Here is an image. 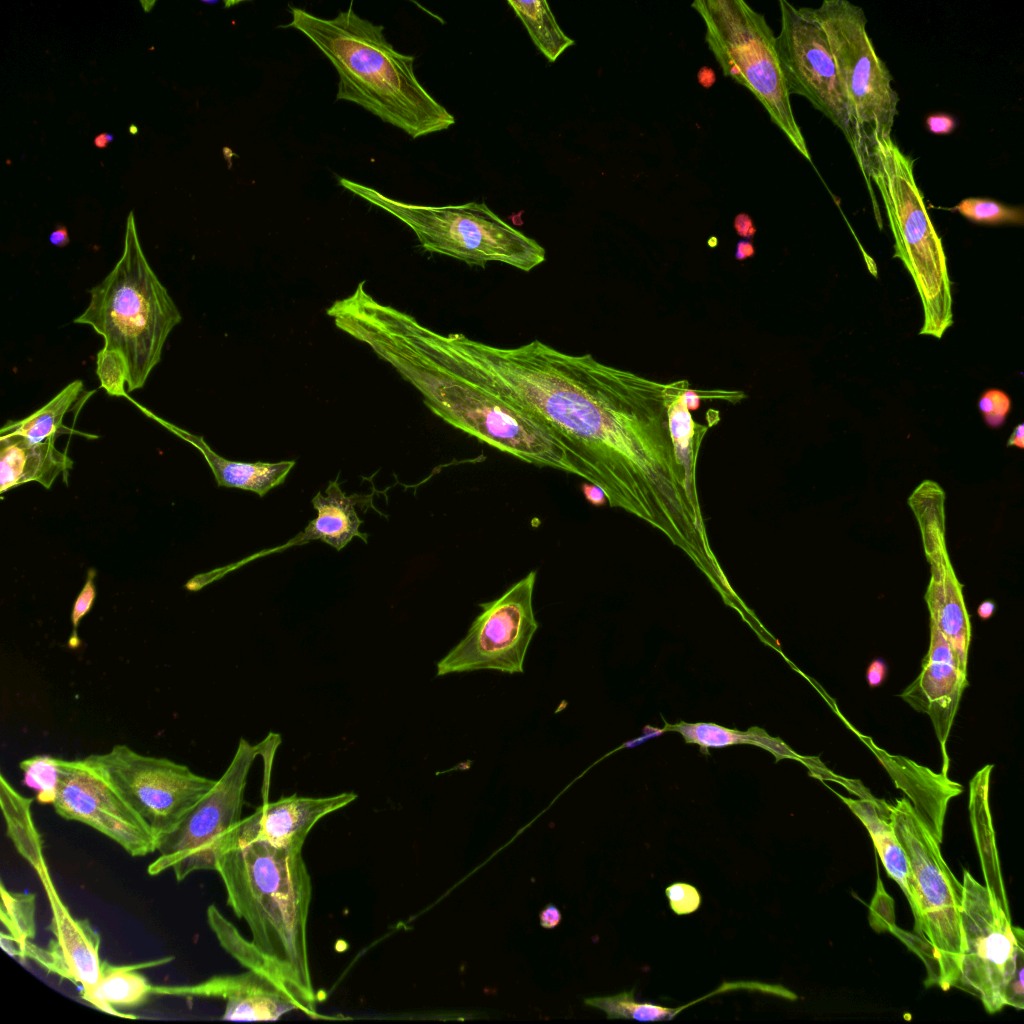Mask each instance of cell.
<instances>
[{"label": "cell", "mask_w": 1024, "mask_h": 1024, "mask_svg": "<svg viewBox=\"0 0 1024 1024\" xmlns=\"http://www.w3.org/2000/svg\"><path fill=\"white\" fill-rule=\"evenodd\" d=\"M1007 446H1015L1019 449L1024 448V425L1023 423L1018 424L1014 427L1010 437L1007 441Z\"/></svg>", "instance_id": "cell-49"}, {"label": "cell", "mask_w": 1024, "mask_h": 1024, "mask_svg": "<svg viewBox=\"0 0 1024 1024\" xmlns=\"http://www.w3.org/2000/svg\"><path fill=\"white\" fill-rule=\"evenodd\" d=\"M701 398L702 396L695 390H691L689 386L684 388L682 392L683 402L689 411L696 410L699 407Z\"/></svg>", "instance_id": "cell-47"}, {"label": "cell", "mask_w": 1024, "mask_h": 1024, "mask_svg": "<svg viewBox=\"0 0 1024 1024\" xmlns=\"http://www.w3.org/2000/svg\"><path fill=\"white\" fill-rule=\"evenodd\" d=\"M755 249L752 242L747 240H740L736 245L735 258L737 260H744L754 255Z\"/></svg>", "instance_id": "cell-50"}, {"label": "cell", "mask_w": 1024, "mask_h": 1024, "mask_svg": "<svg viewBox=\"0 0 1024 1024\" xmlns=\"http://www.w3.org/2000/svg\"><path fill=\"white\" fill-rule=\"evenodd\" d=\"M508 4L522 21L533 43L550 62H554L574 40L557 23L545 0L513 1Z\"/></svg>", "instance_id": "cell-30"}, {"label": "cell", "mask_w": 1024, "mask_h": 1024, "mask_svg": "<svg viewBox=\"0 0 1024 1024\" xmlns=\"http://www.w3.org/2000/svg\"><path fill=\"white\" fill-rule=\"evenodd\" d=\"M967 673L960 670L954 653L942 633L930 624V644L917 678L900 694L913 709L932 721L941 755V773L947 775L949 757L946 743L956 716Z\"/></svg>", "instance_id": "cell-19"}, {"label": "cell", "mask_w": 1024, "mask_h": 1024, "mask_svg": "<svg viewBox=\"0 0 1024 1024\" xmlns=\"http://www.w3.org/2000/svg\"><path fill=\"white\" fill-rule=\"evenodd\" d=\"M89 292L90 302L74 322L91 326L103 337L104 348L122 355L128 392L142 388L182 316L147 261L133 212L127 218L120 259Z\"/></svg>", "instance_id": "cell-5"}, {"label": "cell", "mask_w": 1024, "mask_h": 1024, "mask_svg": "<svg viewBox=\"0 0 1024 1024\" xmlns=\"http://www.w3.org/2000/svg\"><path fill=\"white\" fill-rule=\"evenodd\" d=\"M734 228L737 234L744 238H752L756 228L751 217L746 213H739L734 219Z\"/></svg>", "instance_id": "cell-43"}, {"label": "cell", "mask_w": 1024, "mask_h": 1024, "mask_svg": "<svg viewBox=\"0 0 1024 1024\" xmlns=\"http://www.w3.org/2000/svg\"><path fill=\"white\" fill-rule=\"evenodd\" d=\"M834 793L850 808L868 830L888 875L910 901L908 859L891 823V806L875 796L852 799Z\"/></svg>", "instance_id": "cell-25"}, {"label": "cell", "mask_w": 1024, "mask_h": 1024, "mask_svg": "<svg viewBox=\"0 0 1024 1024\" xmlns=\"http://www.w3.org/2000/svg\"><path fill=\"white\" fill-rule=\"evenodd\" d=\"M360 496L346 495L340 487L338 476L328 483L327 488L318 492L312 499L317 517L310 521L304 531L294 537L287 548L302 545L312 540H321L337 551L342 550L354 537L367 543L368 534L359 530L363 520L359 518L355 506Z\"/></svg>", "instance_id": "cell-24"}, {"label": "cell", "mask_w": 1024, "mask_h": 1024, "mask_svg": "<svg viewBox=\"0 0 1024 1024\" xmlns=\"http://www.w3.org/2000/svg\"><path fill=\"white\" fill-rule=\"evenodd\" d=\"M170 432L193 445L208 463L219 487L251 491L260 497L285 482L295 466L294 460L280 462H240L223 458L214 452L203 437L149 414Z\"/></svg>", "instance_id": "cell-23"}, {"label": "cell", "mask_w": 1024, "mask_h": 1024, "mask_svg": "<svg viewBox=\"0 0 1024 1024\" xmlns=\"http://www.w3.org/2000/svg\"><path fill=\"white\" fill-rule=\"evenodd\" d=\"M777 53L788 91L806 98L843 133L853 153L857 136L852 113L827 36L814 8L780 0Z\"/></svg>", "instance_id": "cell-15"}, {"label": "cell", "mask_w": 1024, "mask_h": 1024, "mask_svg": "<svg viewBox=\"0 0 1024 1024\" xmlns=\"http://www.w3.org/2000/svg\"><path fill=\"white\" fill-rule=\"evenodd\" d=\"M815 15L823 27L854 120L857 163L877 139L891 138L899 97L892 76L875 51L862 8L846 0H824Z\"/></svg>", "instance_id": "cell-11"}, {"label": "cell", "mask_w": 1024, "mask_h": 1024, "mask_svg": "<svg viewBox=\"0 0 1024 1024\" xmlns=\"http://www.w3.org/2000/svg\"><path fill=\"white\" fill-rule=\"evenodd\" d=\"M51 908L48 930L53 935L47 947L31 940L20 946L21 959H32L48 973L55 974L79 987L88 1002L101 978L99 956L101 938L86 919L75 918L59 896L48 867L36 871Z\"/></svg>", "instance_id": "cell-17"}, {"label": "cell", "mask_w": 1024, "mask_h": 1024, "mask_svg": "<svg viewBox=\"0 0 1024 1024\" xmlns=\"http://www.w3.org/2000/svg\"><path fill=\"white\" fill-rule=\"evenodd\" d=\"M894 832L910 870V907L914 931L928 970L926 985L955 987L962 951V883L945 862L940 843L903 797L890 804Z\"/></svg>", "instance_id": "cell-7"}, {"label": "cell", "mask_w": 1024, "mask_h": 1024, "mask_svg": "<svg viewBox=\"0 0 1024 1024\" xmlns=\"http://www.w3.org/2000/svg\"><path fill=\"white\" fill-rule=\"evenodd\" d=\"M61 770L52 806L62 818L107 836L133 857L156 851V837L93 754L59 758Z\"/></svg>", "instance_id": "cell-16"}, {"label": "cell", "mask_w": 1024, "mask_h": 1024, "mask_svg": "<svg viewBox=\"0 0 1024 1024\" xmlns=\"http://www.w3.org/2000/svg\"><path fill=\"white\" fill-rule=\"evenodd\" d=\"M93 755L156 838L174 829L216 783L185 764L124 744Z\"/></svg>", "instance_id": "cell-14"}, {"label": "cell", "mask_w": 1024, "mask_h": 1024, "mask_svg": "<svg viewBox=\"0 0 1024 1024\" xmlns=\"http://www.w3.org/2000/svg\"><path fill=\"white\" fill-rule=\"evenodd\" d=\"M540 924L545 929H553L561 922V913L553 904H548L539 915Z\"/></svg>", "instance_id": "cell-44"}, {"label": "cell", "mask_w": 1024, "mask_h": 1024, "mask_svg": "<svg viewBox=\"0 0 1024 1024\" xmlns=\"http://www.w3.org/2000/svg\"><path fill=\"white\" fill-rule=\"evenodd\" d=\"M706 995L678 1009L656 1005L650 1002H638L634 992L624 991L612 996L593 997L584 1000L587 1006L603 1011L609 1019H633L641 1022L671 1020L684 1008L709 997Z\"/></svg>", "instance_id": "cell-31"}, {"label": "cell", "mask_w": 1024, "mask_h": 1024, "mask_svg": "<svg viewBox=\"0 0 1024 1024\" xmlns=\"http://www.w3.org/2000/svg\"><path fill=\"white\" fill-rule=\"evenodd\" d=\"M342 187L392 213L417 235L424 249L484 268L500 262L529 272L546 260L545 249L517 230L484 202L424 206L388 198L377 190L341 178Z\"/></svg>", "instance_id": "cell-8"}, {"label": "cell", "mask_w": 1024, "mask_h": 1024, "mask_svg": "<svg viewBox=\"0 0 1024 1024\" xmlns=\"http://www.w3.org/2000/svg\"><path fill=\"white\" fill-rule=\"evenodd\" d=\"M302 845L276 846L265 841L220 845L215 871L227 905L243 920L251 942L312 1019H327L317 1010L307 925L312 882Z\"/></svg>", "instance_id": "cell-2"}, {"label": "cell", "mask_w": 1024, "mask_h": 1024, "mask_svg": "<svg viewBox=\"0 0 1024 1024\" xmlns=\"http://www.w3.org/2000/svg\"><path fill=\"white\" fill-rule=\"evenodd\" d=\"M153 995L219 998L226 1002L222 1020L275 1021L291 1011L305 1009L280 979L248 970L218 975L191 985H154Z\"/></svg>", "instance_id": "cell-18"}, {"label": "cell", "mask_w": 1024, "mask_h": 1024, "mask_svg": "<svg viewBox=\"0 0 1024 1024\" xmlns=\"http://www.w3.org/2000/svg\"><path fill=\"white\" fill-rule=\"evenodd\" d=\"M113 140H114V137H113L112 134H110V133H101V134H99L98 136L95 137L94 145L97 148L103 149V148L107 147V145L110 142H112Z\"/></svg>", "instance_id": "cell-52"}, {"label": "cell", "mask_w": 1024, "mask_h": 1024, "mask_svg": "<svg viewBox=\"0 0 1024 1024\" xmlns=\"http://www.w3.org/2000/svg\"><path fill=\"white\" fill-rule=\"evenodd\" d=\"M858 165L880 228L871 181L881 194L895 240L893 257L902 261L918 291L924 312L920 334L940 339L953 324L951 281L942 240L914 177V160L885 138L873 141Z\"/></svg>", "instance_id": "cell-6"}, {"label": "cell", "mask_w": 1024, "mask_h": 1024, "mask_svg": "<svg viewBox=\"0 0 1024 1024\" xmlns=\"http://www.w3.org/2000/svg\"><path fill=\"white\" fill-rule=\"evenodd\" d=\"M49 241L53 246L65 247L69 244V234L67 228L62 225H58L49 236Z\"/></svg>", "instance_id": "cell-45"}, {"label": "cell", "mask_w": 1024, "mask_h": 1024, "mask_svg": "<svg viewBox=\"0 0 1024 1024\" xmlns=\"http://www.w3.org/2000/svg\"><path fill=\"white\" fill-rule=\"evenodd\" d=\"M292 27L331 62L339 76L337 100L361 106L412 138L447 130L454 116L420 84L414 57L398 52L384 27L350 6L331 19L292 7Z\"/></svg>", "instance_id": "cell-3"}, {"label": "cell", "mask_w": 1024, "mask_h": 1024, "mask_svg": "<svg viewBox=\"0 0 1024 1024\" xmlns=\"http://www.w3.org/2000/svg\"><path fill=\"white\" fill-rule=\"evenodd\" d=\"M888 673V666L881 658L872 660L866 671V679L870 688H876L883 684Z\"/></svg>", "instance_id": "cell-41"}, {"label": "cell", "mask_w": 1024, "mask_h": 1024, "mask_svg": "<svg viewBox=\"0 0 1024 1024\" xmlns=\"http://www.w3.org/2000/svg\"><path fill=\"white\" fill-rule=\"evenodd\" d=\"M391 355L426 406L449 425L529 464L581 477L566 446L530 413L442 368L397 334Z\"/></svg>", "instance_id": "cell-4"}, {"label": "cell", "mask_w": 1024, "mask_h": 1024, "mask_svg": "<svg viewBox=\"0 0 1024 1024\" xmlns=\"http://www.w3.org/2000/svg\"><path fill=\"white\" fill-rule=\"evenodd\" d=\"M0 893V917L7 933L22 943L32 940L36 935L35 895L11 892L6 889L3 882L0 885Z\"/></svg>", "instance_id": "cell-32"}, {"label": "cell", "mask_w": 1024, "mask_h": 1024, "mask_svg": "<svg viewBox=\"0 0 1024 1024\" xmlns=\"http://www.w3.org/2000/svg\"><path fill=\"white\" fill-rule=\"evenodd\" d=\"M129 131H130L131 134H136L138 132V129H137V127L135 125L131 124L130 128H129Z\"/></svg>", "instance_id": "cell-53"}, {"label": "cell", "mask_w": 1024, "mask_h": 1024, "mask_svg": "<svg viewBox=\"0 0 1024 1024\" xmlns=\"http://www.w3.org/2000/svg\"><path fill=\"white\" fill-rule=\"evenodd\" d=\"M697 80L702 87L710 88L716 82L714 70L707 66L700 68L697 73Z\"/></svg>", "instance_id": "cell-48"}, {"label": "cell", "mask_w": 1024, "mask_h": 1024, "mask_svg": "<svg viewBox=\"0 0 1024 1024\" xmlns=\"http://www.w3.org/2000/svg\"><path fill=\"white\" fill-rule=\"evenodd\" d=\"M978 408L987 426L999 428L1011 410V399L1003 390L987 389L979 398Z\"/></svg>", "instance_id": "cell-37"}, {"label": "cell", "mask_w": 1024, "mask_h": 1024, "mask_svg": "<svg viewBox=\"0 0 1024 1024\" xmlns=\"http://www.w3.org/2000/svg\"><path fill=\"white\" fill-rule=\"evenodd\" d=\"M19 767L23 774V783L35 791L36 800L41 804L52 805L60 784L59 758L36 755L21 761Z\"/></svg>", "instance_id": "cell-33"}, {"label": "cell", "mask_w": 1024, "mask_h": 1024, "mask_svg": "<svg viewBox=\"0 0 1024 1024\" xmlns=\"http://www.w3.org/2000/svg\"><path fill=\"white\" fill-rule=\"evenodd\" d=\"M95 574L96 571L94 569H90L88 571L85 584L73 604V609L71 613V623L73 626V632L69 639V644L72 648L78 646L77 642L75 641L77 640L79 642V640L77 639V628L82 618L91 610L96 598V587L94 584Z\"/></svg>", "instance_id": "cell-39"}, {"label": "cell", "mask_w": 1024, "mask_h": 1024, "mask_svg": "<svg viewBox=\"0 0 1024 1024\" xmlns=\"http://www.w3.org/2000/svg\"><path fill=\"white\" fill-rule=\"evenodd\" d=\"M262 748V744L239 740L231 762L213 788L174 829L156 838L159 856L149 864V875L171 869L181 882L197 871H215L222 838L242 819L249 771Z\"/></svg>", "instance_id": "cell-12"}, {"label": "cell", "mask_w": 1024, "mask_h": 1024, "mask_svg": "<svg viewBox=\"0 0 1024 1024\" xmlns=\"http://www.w3.org/2000/svg\"><path fill=\"white\" fill-rule=\"evenodd\" d=\"M356 799V793L343 792L326 797L293 794L274 802H264L252 814L234 825L224 835L220 845L265 841L276 846H303L306 837L319 820Z\"/></svg>", "instance_id": "cell-20"}, {"label": "cell", "mask_w": 1024, "mask_h": 1024, "mask_svg": "<svg viewBox=\"0 0 1024 1024\" xmlns=\"http://www.w3.org/2000/svg\"><path fill=\"white\" fill-rule=\"evenodd\" d=\"M996 604L992 600H984L977 609V614L982 620L991 618L995 612Z\"/></svg>", "instance_id": "cell-51"}, {"label": "cell", "mask_w": 1024, "mask_h": 1024, "mask_svg": "<svg viewBox=\"0 0 1024 1024\" xmlns=\"http://www.w3.org/2000/svg\"><path fill=\"white\" fill-rule=\"evenodd\" d=\"M962 951L955 988L977 996L985 1010H1022L1023 931L1011 924L1005 895L963 873Z\"/></svg>", "instance_id": "cell-10"}, {"label": "cell", "mask_w": 1024, "mask_h": 1024, "mask_svg": "<svg viewBox=\"0 0 1024 1024\" xmlns=\"http://www.w3.org/2000/svg\"><path fill=\"white\" fill-rule=\"evenodd\" d=\"M0 804L7 835L18 853L35 871L45 866L41 837L32 816L33 799L20 793L2 773Z\"/></svg>", "instance_id": "cell-28"}, {"label": "cell", "mask_w": 1024, "mask_h": 1024, "mask_svg": "<svg viewBox=\"0 0 1024 1024\" xmlns=\"http://www.w3.org/2000/svg\"><path fill=\"white\" fill-rule=\"evenodd\" d=\"M925 125L927 130L935 135H948L952 133L956 126V119L946 113H935L931 114L926 118Z\"/></svg>", "instance_id": "cell-40"}, {"label": "cell", "mask_w": 1024, "mask_h": 1024, "mask_svg": "<svg viewBox=\"0 0 1024 1024\" xmlns=\"http://www.w3.org/2000/svg\"><path fill=\"white\" fill-rule=\"evenodd\" d=\"M416 348L540 420L611 508L643 520L672 544L697 529L702 510L672 444L665 384L539 340L502 348L423 326Z\"/></svg>", "instance_id": "cell-1"}, {"label": "cell", "mask_w": 1024, "mask_h": 1024, "mask_svg": "<svg viewBox=\"0 0 1024 1024\" xmlns=\"http://www.w3.org/2000/svg\"><path fill=\"white\" fill-rule=\"evenodd\" d=\"M537 572L530 571L500 597L481 603L466 636L437 664V676L478 670L522 673L538 629L533 609Z\"/></svg>", "instance_id": "cell-13"}, {"label": "cell", "mask_w": 1024, "mask_h": 1024, "mask_svg": "<svg viewBox=\"0 0 1024 1024\" xmlns=\"http://www.w3.org/2000/svg\"><path fill=\"white\" fill-rule=\"evenodd\" d=\"M83 391V382L74 380L65 386L43 407L18 421H8L0 435L16 436L31 444L54 440L59 434L70 431L63 426L65 414L78 400Z\"/></svg>", "instance_id": "cell-29"}, {"label": "cell", "mask_w": 1024, "mask_h": 1024, "mask_svg": "<svg viewBox=\"0 0 1024 1024\" xmlns=\"http://www.w3.org/2000/svg\"><path fill=\"white\" fill-rule=\"evenodd\" d=\"M167 961L160 959L134 965H111L102 961L101 978L88 1003L113 1016L135 1019V1016L119 1009L140 1006L153 995L154 987L137 969L157 966Z\"/></svg>", "instance_id": "cell-26"}, {"label": "cell", "mask_w": 1024, "mask_h": 1024, "mask_svg": "<svg viewBox=\"0 0 1024 1024\" xmlns=\"http://www.w3.org/2000/svg\"><path fill=\"white\" fill-rule=\"evenodd\" d=\"M687 380L665 384L664 401L667 410L669 432L679 462L685 470L688 487L698 498L696 485V464L703 438L708 426L694 421L682 399Z\"/></svg>", "instance_id": "cell-27"}, {"label": "cell", "mask_w": 1024, "mask_h": 1024, "mask_svg": "<svg viewBox=\"0 0 1024 1024\" xmlns=\"http://www.w3.org/2000/svg\"><path fill=\"white\" fill-rule=\"evenodd\" d=\"M665 893L671 909L677 915L691 914L700 907L701 895L690 884L682 882L673 883L666 888Z\"/></svg>", "instance_id": "cell-38"}, {"label": "cell", "mask_w": 1024, "mask_h": 1024, "mask_svg": "<svg viewBox=\"0 0 1024 1024\" xmlns=\"http://www.w3.org/2000/svg\"><path fill=\"white\" fill-rule=\"evenodd\" d=\"M689 743L701 748H721L739 743H750L749 732L741 733L713 723H680L672 727Z\"/></svg>", "instance_id": "cell-35"}, {"label": "cell", "mask_w": 1024, "mask_h": 1024, "mask_svg": "<svg viewBox=\"0 0 1024 1024\" xmlns=\"http://www.w3.org/2000/svg\"><path fill=\"white\" fill-rule=\"evenodd\" d=\"M96 374L100 380L101 388L108 395L128 397L125 390L128 371L124 358L119 352L103 347L97 354Z\"/></svg>", "instance_id": "cell-36"}, {"label": "cell", "mask_w": 1024, "mask_h": 1024, "mask_svg": "<svg viewBox=\"0 0 1024 1024\" xmlns=\"http://www.w3.org/2000/svg\"><path fill=\"white\" fill-rule=\"evenodd\" d=\"M582 493L585 499L593 506H603L607 503V498L602 489L596 485L586 482L582 484Z\"/></svg>", "instance_id": "cell-42"}, {"label": "cell", "mask_w": 1024, "mask_h": 1024, "mask_svg": "<svg viewBox=\"0 0 1024 1024\" xmlns=\"http://www.w3.org/2000/svg\"><path fill=\"white\" fill-rule=\"evenodd\" d=\"M971 222L987 225H1023L1024 210L1021 206H1008L989 198L968 197L950 209Z\"/></svg>", "instance_id": "cell-34"}, {"label": "cell", "mask_w": 1024, "mask_h": 1024, "mask_svg": "<svg viewBox=\"0 0 1024 1024\" xmlns=\"http://www.w3.org/2000/svg\"><path fill=\"white\" fill-rule=\"evenodd\" d=\"M54 440L31 444L16 436L0 435V492L27 482L49 489L72 460L55 448Z\"/></svg>", "instance_id": "cell-22"}, {"label": "cell", "mask_w": 1024, "mask_h": 1024, "mask_svg": "<svg viewBox=\"0 0 1024 1024\" xmlns=\"http://www.w3.org/2000/svg\"><path fill=\"white\" fill-rule=\"evenodd\" d=\"M855 733L874 753L895 786L905 793L915 811L941 844L948 803L963 792V786L950 780L948 775L936 773L909 758L892 755L878 747L871 738L857 731Z\"/></svg>", "instance_id": "cell-21"}, {"label": "cell", "mask_w": 1024, "mask_h": 1024, "mask_svg": "<svg viewBox=\"0 0 1024 1024\" xmlns=\"http://www.w3.org/2000/svg\"><path fill=\"white\" fill-rule=\"evenodd\" d=\"M643 731L644 732H643V734L640 737L630 740L629 742H627L625 744V746L629 747V748H633L635 746H638V745L646 742L650 738L657 737V736H659V735H661V734H663L665 732L664 729H657V728H653V727H650V726H646Z\"/></svg>", "instance_id": "cell-46"}, {"label": "cell", "mask_w": 1024, "mask_h": 1024, "mask_svg": "<svg viewBox=\"0 0 1024 1024\" xmlns=\"http://www.w3.org/2000/svg\"><path fill=\"white\" fill-rule=\"evenodd\" d=\"M705 41L723 74L747 88L771 121L808 161L811 155L793 113L776 36L765 17L743 0H696Z\"/></svg>", "instance_id": "cell-9"}]
</instances>
